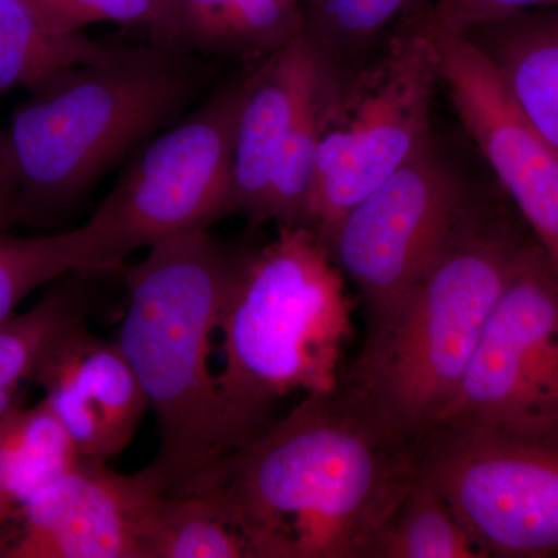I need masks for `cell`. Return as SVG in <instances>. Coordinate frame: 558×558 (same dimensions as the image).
<instances>
[{"label":"cell","mask_w":558,"mask_h":558,"mask_svg":"<svg viewBox=\"0 0 558 558\" xmlns=\"http://www.w3.org/2000/svg\"><path fill=\"white\" fill-rule=\"evenodd\" d=\"M341 392L306 395L220 464L204 492L255 558H369L421 469Z\"/></svg>","instance_id":"obj_1"},{"label":"cell","mask_w":558,"mask_h":558,"mask_svg":"<svg viewBox=\"0 0 558 558\" xmlns=\"http://www.w3.org/2000/svg\"><path fill=\"white\" fill-rule=\"evenodd\" d=\"M527 240L473 202L424 274L377 322L339 388L392 438L422 447L457 395L481 333L523 266Z\"/></svg>","instance_id":"obj_2"},{"label":"cell","mask_w":558,"mask_h":558,"mask_svg":"<svg viewBox=\"0 0 558 558\" xmlns=\"http://www.w3.org/2000/svg\"><path fill=\"white\" fill-rule=\"evenodd\" d=\"M128 271L130 307L119 330L124 357L159 425V451L143 475L163 497L201 494L227 459L213 333L245 252L208 230L159 242Z\"/></svg>","instance_id":"obj_3"},{"label":"cell","mask_w":558,"mask_h":558,"mask_svg":"<svg viewBox=\"0 0 558 558\" xmlns=\"http://www.w3.org/2000/svg\"><path fill=\"white\" fill-rule=\"evenodd\" d=\"M352 315L348 279L314 231L278 226L274 241L244 253L218 326L226 363L216 388L227 458L270 424L279 399L339 388Z\"/></svg>","instance_id":"obj_4"},{"label":"cell","mask_w":558,"mask_h":558,"mask_svg":"<svg viewBox=\"0 0 558 558\" xmlns=\"http://www.w3.org/2000/svg\"><path fill=\"white\" fill-rule=\"evenodd\" d=\"M211 76V60L149 43L110 47L33 87L7 128L20 171L14 223L75 204L113 165L178 123Z\"/></svg>","instance_id":"obj_5"},{"label":"cell","mask_w":558,"mask_h":558,"mask_svg":"<svg viewBox=\"0 0 558 558\" xmlns=\"http://www.w3.org/2000/svg\"><path fill=\"white\" fill-rule=\"evenodd\" d=\"M365 64L330 76L303 227L322 238L432 137L438 58L422 2L398 22Z\"/></svg>","instance_id":"obj_6"},{"label":"cell","mask_w":558,"mask_h":558,"mask_svg":"<svg viewBox=\"0 0 558 558\" xmlns=\"http://www.w3.org/2000/svg\"><path fill=\"white\" fill-rule=\"evenodd\" d=\"M247 72L209 94L199 108L149 138L121 172L89 226L106 269L134 250L208 230L233 215V150Z\"/></svg>","instance_id":"obj_7"},{"label":"cell","mask_w":558,"mask_h":558,"mask_svg":"<svg viewBox=\"0 0 558 558\" xmlns=\"http://www.w3.org/2000/svg\"><path fill=\"white\" fill-rule=\"evenodd\" d=\"M440 429L558 435V279L538 242L492 311Z\"/></svg>","instance_id":"obj_8"},{"label":"cell","mask_w":558,"mask_h":558,"mask_svg":"<svg viewBox=\"0 0 558 558\" xmlns=\"http://www.w3.org/2000/svg\"><path fill=\"white\" fill-rule=\"evenodd\" d=\"M473 202L464 180L429 137L319 238L362 296L371 323L424 274Z\"/></svg>","instance_id":"obj_9"},{"label":"cell","mask_w":558,"mask_h":558,"mask_svg":"<svg viewBox=\"0 0 558 558\" xmlns=\"http://www.w3.org/2000/svg\"><path fill=\"white\" fill-rule=\"evenodd\" d=\"M421 465L486 558L558 553V435L440 429Z\"/></svg>","instance_id":"obj_10"},{"label":"cell","mask_w":558,"mask_h":558,"mask_svg":"<svg viewBox=\"0 0 558 558\" xmlns=\"http://www.w3.org/2000/svg\"><path fill=\"white\" fill-rule=\"evenodd\" d=\"M439 83L558 279V153L517 108L487 58L433 20Z\"/></svg>","instance_id":"obj_11"},{"label":"cell","mask_w":558,"mask_h":558,"mask_svg":"<svg viewBox=\"0 0 558 558\" xmlns=\"http://www.w3.org/2000/svg\"><path fill=\"white\" fill-rule=\"evenodd\" d=\"M81 458L0 527V558H145L146 529L163 495L142 470L120 475Z\"/></svg>","instance_id":"obj_12"},{"label":"cell","mask_w":558,"mask_h":558,"mask_svg":"<svg viewBox=\"0 0 558 558\" xmlns=\"http://www.w3.org/2000/svg\"><path fill=\"white\" fill-rule=\"evenodd\" d=\"M32 381L60 418L80 458L108 462L130 446L148 399L117 343L94 336L86 317L50 341Z\"/></svg>","instance_id":"obj_13"},{"label":"cell","mask_w":558,"mask_h":558,"mask_svg":"<svg viewBox=\"0 0 558 558\" xmlns=\"http://www.w3.org/2000/svg\"><path fill=\"white\" fill-rule=\"evenodd\" d=\"M328 69L300 33L248 69L233 150V215L267 223L279 161L318 108Z\"/></svg>","instance_id":"obj_14"},{"label":"cell","mask_w":558,"mask_h":558,"mask_svg":"<svg viewBox=\"0 0 558 558\" xmlns=\"http://www.w3.org/2000/svg\"><path fill=\"white\" fill-rule=\"evenodd\" d=\"M150 44L204 60L258 62L296 38L303 0H156Z\"/></svg>","instance_id":"obj_15"},{"label":"cell","mask_w":558,"mask_h":558,"mask_svg":"<svg viewBox=\"0 0 558 558\" xmlns=\"http://www.w3.org/2000/svg\"><path fill=\"white\" fill-rule=\"evenodd\" d=\"M462 33L497 70L529 123L558 153V7Z\"/></svg>","instance_id":"obj_16"},{"label":"cell","mask_w":558,"mask_h":558,"mask_svg":"<svg viewBox=\"0 0 558 558\" xmlns=\"http://www.w3.org/2000/svg\"><path fill=\"white\" fill-rule=\"evenodd\" d=\"M68 429L44 400L0 416V527L80 461Z\"/></svg>","instance_id":"obj_17"},{"label":"cell","mask_w":558,"mask_h":558,"mask_svg":"<svg viewBox=\"0 0 558 558\" xmlns=\"http://www.w3.org/2000/svg\"><path fill=\"white\" fill-rule=\"evenodd\" d=\"M109 47L50 24L27 0H0V97L32 90L54 73L102 57Z\"/></svg>","instance_id":"obj_18"},{"label":"cell","mask_w":558,"mask_h":558,"mask_svg":"<svg viewBox=\"0 0 558 558\" xmlns=\"http://www.w3.org/2000/svg\"><path fill=\"white\" fill-rule=\"evenodd\" d=\"M422 457V454H421ZM369 558H486L427 473L416 478L380 529Z\"/></svg>","instance_id":"obj_19"},{"label":"cell","mask_w":558,"mask_h":558,"mask_svg":"<svg viewBox=\"0 0 558 558\" xmlns=\"http://www.w3.org/2000/svg\"><path fill=\"white\" fill-rule=\"evenodd\" d=\"M425 0H303V33L336 80L368 61L389 28Z\"/></svg>","instance_id":"obj_20"},{"label":"cell","mask_w":558,"mask_h":558,"mask_svg":"<svg viewBox=\"0 0 558 558\" xmlns=\"http://www.w3.org/2000/svg\"><path fill=\"white\" fill-rule=\"evenodd\" d=\"M106 270L97 233L86 223L68 233L17 238L0 233V325L14 317L21 301L65 275Z\"/></svg>","instance_id":"obj_21"},{"label":"cell","mask_w":558,"mask_h":558,"mask_svg":"<svg viewBox=\"0 0 558 558\" xmlns=\"http://www.w3.org/2000/svg\"><path fill=\"white\" fill-rule=\"evenodd\" d=\"M145 558H255L248 539L205 495L161 497L146 529Z\"/></svg>","instance_id":"obj_22"},{"label":"cell","mask_w":558,"mask_h":558,"mask_svg":"<svg viewBox=\"0 0 558 558\" xmlns=\"http://www.w3.org/2000/svg\"><path fill=\"white\" fill-rule=\"evenodd\" d=\"M84 306L78 286L62 284L0 325V416L22 402V385L32 380L40 355L65 326L86 317Z\"/></svg>","instance_id":"obj_23"},{"label":"cell","mask_w":558,"mask_h":558,"mask_svg":"<svg viewBox=\"0 0 558 558\" xmlns=\"http://www.w3.org/2000/svg\"><path fill=\"white\" fill-rule=\"evenodd\" d=\"M50 24L62 32L78 33L97 22L142 24L156 17V0H27Z\"/></svg>","instance_id":"obj_24"},{"label":"cell","mask_w":558,"mask_h":558,"mask_svg":"<svg viewBox=\"0 0 558 558\" xmlns=\"http://www.w3.org/2000/svg\"><path fill=\"white\" fill-rule=\"evenodd\" d=\"M558 0H435L429 3L433 20L450 28L465 32L532 10L556 9Z\"/></svg>","instance_id":"obj_25"},{"label":"cell","mask_w":558,"mask_h":558,"mask_svg":"<svg viewBox=\"0 0 558 558\" xmlns=\"http://www.w3.org/2000/svg\"><path fill=\"white\" fill-rule=\"evenodd\" d=\"M17 194H20V171L9 130L0 126V233L14 223Z\"/></svg>","instance_id":"obj_26"}]
</instances>
